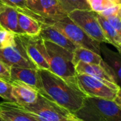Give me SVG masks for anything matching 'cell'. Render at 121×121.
<instances>
[{"label":"cell","instance_id":"obj_1","mask_svg":"<svg viewBox=\"0 0 121 121\" xmlns=\"http://www.w3.org/2000/svg\"><path fill=\"white\" fill-rule=\"evenodd\" d=\"M39 71L42 83V91L39 93L73 114L82 107L87 95L78 83L66 81L49 70L39 69Z\"/></svg>","mask_w":121,"mask_h":121},{"label":"cell","instance_id":"obj_2","mask_svg":"<svg viewBox=\"0 0 121 121\" xmlns=\"http://www.w3.org/2000/svg\"><path fill=\"white\" fill-rule=\"evenodd\" d=\"M74 115L83 121H121V108L113 101L88 97Z\"/></svg>","mask_w":121,"mask_h":121},{"label":"cell","instance_id":"obj_3","mask_svg":"<svg viewBox=\"0 0 121 121\" xmlns=\"http://www.w3.org/2000/svg\"><path fill=\"white\" fill-rule=\"evenodd\" d=\"M43 41L48 54L49 71L66 81L77 83V73L72 62L73 52L53 42Z\"/></svg>","mask_w":121,"mask_h":121},{"label":"cell","instance_id":"obj_4","mask_svg":"<svg viewBox=\"0 0 121 121\" xmlns=\"http://www.w3.org/2000/svg\"><path fill=\"white\" fill-rule=\"evenodd\" d=\"M23 107L39 121H69L76 117L73 113L39 92L36 102Z\"/></svg>","mask_w":121,"mask_h":121},{"label":"cell","instance_id":"obj_5","mask_svg":"<svg viewBox=\"0 0 121 121\" xmlns=\"http://www.w3.org/2000/svg\"><path fill=\"white\" fill-rule=\"evenodd\" d=\"M51 25L76 46L100 54V43L91 38L68 16L61 20L55 22Z\"/></svg>","mask_w":121,"mask_h":121},{"label":"cell","instance_id":"obj_6","mask_svg":"<svg viewBox=\"0 0 121 121\" xmlns=\"http://www.w3.org/2000/svg\"><path fill=\"white\" fill-rule=\"evenodd\" d=\"M68 17L91 38L100 43H108L98 21L97 12L93 10L76 9L69 13Z\"/></svg>","mask_w":121,"mask_h":121},{"label":"cell","instance_id":"obj_7","mask_svg":"<svg viewBox=\"0 0 121 121\" xmlns=\"http://www.w3.org/2000/svg\"><path fill=\"white\" fill-rule=\"evenodd\" d=\"M26 6L32 12L41 17L45 24L50 25L68 16L58 0H26Z\"/></svg>","mask_w":121,"mask_h":121},{"label":"cell","instance_id":"obj_8","mask_svg":"<svg viewBox=\"0 0 121 121\" xmlns=\"http://www.w3.org/2000/svg\"><path fill=\"white\" fill-rule=\"evenodd\" d=\"M27 56L39 69L49 70L48 54L43 39L38 36L17 34Z\"/></svg>","mask_w":121,"mask_h":121},{"label":"cell","instance_id":"obj_9","mask_svg":"<svg viewBox=\"0 0 121 121\" xmlns=\"http://www.w3.org/2000/svg\"><path fill=\"white\" fill-rule=\"evenodd\" d=\"M76 80L79 88L88 97L113 100L118 91L112 88L106 83L86 74L77 73Z\"/></svg>","mask_w":121,"mask_h":121},{"label":"cell","instance_id":"obj_10","mask_svg":"<svg viewBox=\"0 0 121 121\" xmlns=\"http://www.w3.org/2000/svg\"><path fill=\"white\" fill-rule=\"evenodd\" d=\"M15 41L14 45L0 48V60L9 67L38 69L27 56L17 34H15Z\"/></svg>","mask_w":121,"mask_h":121},{"label":"cell","instance_id":"obj_11","mask_svg":"<svg viewBox=\"0 0 121 121\" xmlns=\"http://www.w3.org/2000/svg\"><path fill=\"white\" fill-rule=\"evenodd\" d=\"M0 117L6 121H39L34 115L16 102H0Z\"/></svg>","mask_w":121,"mask_h":121},{"label":"cell","instance_id":"obj_12","mask_svg":"<svg viewBox=\"0 0 121 121\" xmlns=\"http://www.w3.org/2000/svg\"><path fill=\"white\" fill-rule=\"evenodd\" d=\"M10 77L11 81H21L33 87L39 92L42 91L41 79L38 69L12 66L10 67Z\"/></svg>","mask_w":121,"mask_h":121},{"label":"cell","instance_id":"obj_13","mask_svg":"<svg viewBox=\"0 0 121 121\" xmlns=\"http://www.w3.org/2000/svg\"><path fill=\"white\" fill-rule=\"evenodd\" d=\"M75 70L76 73H82L91 76L106 83L115 90L117 91L119 89V87L115 82L113 76L103 67L99 65L86 64L79 61L75 65Z\"/></svg>","mask_w":121,"mask_h":121},{"label":"cell","instance_id":"obj_14","mask_svg":"<svg viewBox=\"0 0 121 121\" xmlns=\"http://www.w3.org/2000/svg\"><path fill=\"white\" fill-rule=\"evenodd\" d=\"M12 96L15 102L22 106H26L36 102L39 91L33 87L18 81H11Z\"/></svg>","mask_w":121,"mask_h":121},{"label":"cell","instance_id":"obj_15","mask_svg":"<svg viewBox=\"0 0 121 121\" xmlns=\"http://www.w3.org/2000/svg\"><path fill=\"white\" fill-rule=\"evenodd\" d=\"M39 35L43 41L53 42L71 52H73L78 47V46L70 41L62 33H60L53 26L50 24H41V32Z\"/></svg>","mask_w":121,"mask_h":121},{"label":"cell","instance_id":"obj_16","mask_svg":"<svg viewBox=\"0 0 121 121\" xmlns=\"http://www.w3.org/2000/svg\"><path fill=\"white\" fill-rule=\"evenodd\" d=\"M100 55L111 69L115 83L121 88V53L114 51L100 43Z\"/></svg>","mask_w":121,"mask_h":121},{"label":"cell","instance_id":"obj_17","mask_svg":"<svg viewBox=\"0 0 121 121\" xmlns=\"http://www.w3.org/2000/svg\"><path fill=\"white\" fill-rule=\"evenodd\" d=\"M82 61L86 64H97L102 67H103L108 73H110L112 76V72L108 65L104 61L100 54H98L90 49L78 46L73 51V64L75 65L79 62Z\"/></svg>","mask_w":121,"mask_h":121},{"label":"cell","instance_id":"obj_18","mask_svg":"<svg viewBox=\"0 0 121 121\" xmlns=\"http://www.w3.org/2000/svg\"><path fill=\"white\" fill-rule=\"evenodd\" d=\"M0 25L4 29L17 34H24L18 23V12L12 7L6 5L0 13Z\"/></svg>","mask_w":121,"mask_h":121},{"label":"cell","instance_id":"obj_19","mask_svg":"<svg viewBox=\"0 0 121 121\" xmlns=\"http://www.w3.org/2000/svg\"><path fill=\"white\" fill-rule=\"evenodd\" d=\"M97 19L102 28L104 35L108 41V43L114 46L117 48V50L121 53L120 34L110 24V23L104 17H103L98 13H97Z\"/></svg>","mask_w":121,"mask_h":121},{"label":"cell","instance_id":"obj_20","mask_svg":"<svg viewBox=\"0 0 121 121\" xmlns=\"http://www.w3.org/2000/svg\"><path fill=\"white\" fill-rule=\"evenodd\" d=\"M18 23L24 34L38 36L41 32V24L28 15L18 12Z\"/></svg>","mask_w":121,"mask_h":121},{"label":"cell","instance_id":"obj_21","mask_svg":"<svg viewBox=\"0 0 121 121\" xmlns=\"http://www.w3.org/2000/svg\"><path fill=\"white\" fill-rule=\"evenodd\" d=\"M1 1L6 5L13 7L18 12L28 15L41 24H45L44 20L41 17L35 14L34 12L28 9L26 6V0H1Z\"/></svg>","mask_w":121,"mask_h":121},{"label":"cell","instance_id":"obj_22","mask_svg":"<svg viewBox=\"0 0 121 121\" xmlns=\"http://www.w3.org/2000/svg\"><path fill=\"white\" fill-rule=\"evenodd\" d=\"M58 1L68 14L76 9L91 10L87 0H58Z\"/></svg>","mask_w":121,"mask_h":121},{"label":"cell","instance_id":"obj_23","mask_svg":"<svg viewBox=\"0 0 121 121\" xmlns=\"http://www.w3.org/2000/svg\"><path fill=\"white\" fill-rule=\"evenodd\" d=\"M91 10L100 13L101 12L117 5L112 0H87Z\"/></svg>","mask_w":121,"mask_h":121},{"label":"cell","instance_id":"obj_24","mask_svg":"<svg viewBox=\"0 0 121 121\" xmlns=\"http://www.w3.org/2000/svg\"><path fill=\"white\" fill-rule=\"evenodd\" d=\"M12 85L11 83L7 82L0 78V97L7 101L15 102L12 96Z\"/></svg>","mask_w":121,"mask_h":121},{"label":"cell","instance_id":"obj_25","mask_svg":"<svg viewBox=\"0 0 121 121\" xmlns=\"http://www.w3.org/2000/svg\"><path fill=\"white\" fill-rule=\"evenodd\" d=\"M105 18L121 36V17L120 16L119 13L111 14Z\"/></svg>","mask_w":121,"mask_h":121},{"label":"cell","instance_id":"obj_26","mask_svg":"<svg viewBox=\"0 0 121 121\" xmlns=\"http://www.w3.org/2000/svg\"><path fill=\"white\" fill-rule=\"evenodd\" d=\"M0 78L11 83L10 67L0 60Z\"/></svg>","mask_w":121,"mask_h":121},{"label":"cell","instance_id":"obj_27","mask_svg":"<svg viewBox=\"0 0 121 121\" xmlns=\"http://www.w3.org/2000/svg\"><path fill=\"white\" fill-rule=\"evenodd\" d=\"M113 101L119 106L120 108H121V88H119L117 91L116 95L113 100Z\"/></svg>","mask_w":121,"mask_h":121},{"label":"cell","instance_id":"obj_28","mask_svg":"<svg viewBox=\"0 0 121 121\" xmlns=\"http://www.w3.org/2000/svg\"><path fill=\"white\" fill-rule=\"evenodd\" d=\"M69 121H83V120H81V119H79L78 117H77L76 116L74 118H73V119H71V120H69Z\"/></svg>","mask_w":121,"mask_h":121},{"label":"cell","instance_id":"obj_29","mask_svg":"<svg viewBox=\"0 0 121 121\" xmlns=\"http://www.w3.org/2000/svg\"><path fill=\"white\" fill-rule=\"evenodd\" d=\"M114 2L117 5H121V0H114Z\"/></svg>","mask_w":121,"mask_h":121},{"label":"cell","instance_id":"obj_30","mask_svg":"<svg viewBox=\"0 0 121 121\" xmlns=\"http://www.w3.org/2000/svg\"><path fill=\"white\" fill-rule=\"evenodd\" d=\"M120 16L121 17V5H119V12H118Z\"/></svg>","mask_w":121,"mask_h":121},{"label":"cell","instance_id":"obj_31","mask_svg":"<svg viewBox=\"0 0 121 121\" xmlns=\"http://www.w3.org/2000/svg\"><path fill=\"white\" fill-rule=\"evenodd\" d=\"M2 29H4V28H3V27H2V26H1V25H0V31H2Z\"/></svg>","mask_w":121,"mask_h":121},{"label":"cell","instance_id":"obj_32","mask_svg":"<svg viewBox=\"0 0 121 121\" xmlns=\"http://www.w3.org/2000/svg\"><path fill=\"white\" fill-rule=\"evenodd\" d=\"M0 121H6V120H4L3 118H2L1 117H0Z\"/></svg>","mask_w":121,"mask_h":121},{"label":"cell","instance_id":"obj_33","mask_svg":"<svg viewBox=\"0 0 121 121\" xmlns=\"http://www.w3.org/2000/svg\"><path fill=\"white\" fill-rule=\"evenodd\" d=\"M112 2H114V0H112Z\"/></svg>","mask_w":121,"mask_h":121}]
</instances>
